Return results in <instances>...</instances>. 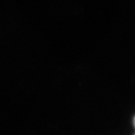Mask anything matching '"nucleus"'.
Wrapping results in <instances>:
<instances>
[{
    "label": "nucleus",
    "mask_w": 135,
    "mask_h": 135,
    "mask_svg": "<svg viewBox=\"0 0 135 135\" xmlns=\"http://www.w3.org/2000/svg\"><path fill=\"white\" fill-rule=\"evenodd\" d=\"M133 126H134V127H135V117H134V118H133Z\"/></svg>",
    "instance_id": "1"
}]
</instances>
